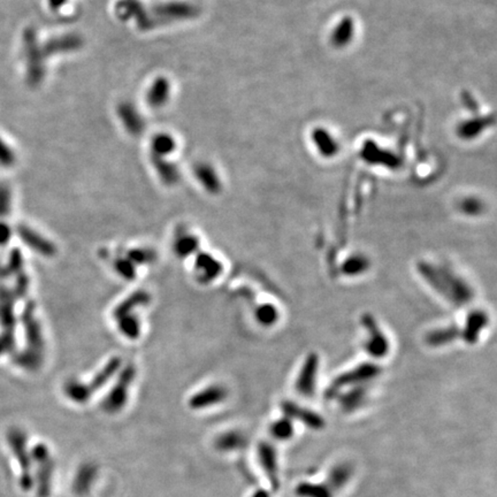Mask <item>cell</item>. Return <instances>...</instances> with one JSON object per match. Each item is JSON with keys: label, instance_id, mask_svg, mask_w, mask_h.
Returning <instances> with one entry per match:
<instances>
[{"label": "cell", "instance_id": "1", "mask_svg": "<svg viewBox=\"0 0 497 497\" xmlns=\"http://www.w3.org/2000/svg\"><path fill=\"white\" fill-rule=\"evenodd\" d=\"M417 272L430 289L450 304L462 308L474 299L473 288L448 266L421 261L417 264Z\"/></svg>", "mask_w": 497, "mask_h": 497}, {"label": "cell", "instance_id": "2", "mask_svg": "<svg viewBox=\"0 0 497 497\" xmlns=\"http://www.w3.org/2000/svg\"><path fill=\"white\" fill-rule=\"evenodd\" d=\"M34 308V305H28L24 315V329H26L29 350L21 356L20 365L27 367V369H36L41 366L43 362V350H44L43 335L40 324L35 318Z\"/></svg>", "mask_w": 497, "mask_h": 497}, {"label": "cell", "instance_id": "3", "mask_svg": "<svg viewBox=\"0 0 497 497\" xmlns=\"http://www.w3.org/2000/svg\"><path fill=\"white\" fill-rule=\"evenodd\" d=\"M380 374H381V367L376 365V363H363L350 371L336 376L326 390V397L335 399V396L345 389L369 385L371 381L379 378Z\"/></svg>", "mask_w": 497, "mask_h": 497}, {"label": "cell", "instance_id": "4", "mask_svg": "<svg viewBox=\"0 0 497 497\" xmlns=\"http://www.w3.org/2000/svg\"><path fill=\"white\" fill-rule=\"evenodd\" d=\"M7 442L21 467V488L24 491H30L34 486V478L31 473L33 460L28 450L27 435L20 428H10L7 433Z\"/></svg>", "mask_w": 497, "mask_h": 497}, {"label": "cell", "instance_id": "5", "mask_svg": "<svg viewBox=\"0 0 497 497\" xmlns=\"http://www.w3.org/2000/svg\"><path fill=\"white\" fill-rule=\"evenodd\" d=\"M363 329H365L364 349L372 359H383L390 352V341L386 333L380 327L374 315L365 313L362 317Z\"/></svg>", "mask_w": 497, "mask_h": 497}, {"label": "cell", "instance_id": "6", "mask_svg": "<svg viewBox=\"0 0 497 497\" xmlns=\"http://www.w3.org/2000/svg\"><path fill=\"white\" fill-rule=\"evenodd\" d=\"M136 369L132 364H128L120 369L116 383L103 401V409L105 410L106 412L116 413L125 408V403L128 401L129 388L134 383Z\"/></svg>", "mask_w": 497, "mask_h": 497}, {"label": "cell", "instance_id": "7", "mask_svg": "<svg viewBox=\"0 0 497 497\" xmlns=\"http://www.w3.org/2000/svg\"><path fill=\"white\" fill-rule=\"evenodd\" d=\"M31 460L36 464V491L38 497H50L53 476V460L48 446L40 443L31 450Z\"/></svg>", "mask_w": 497, "mask_h": 497}, {"label": "cell", "instance_id": "8", "mask_svg": "<svg viewBox=\"0 0 497 497\" xmlns=\"http://www.w3.org/2000/svg\"><path fill=\"white\" fill-rule=\"evenodd\" d=\"M319 367L320 358L315 352L306 356L295 383V388L299 395L303 397H312L315 395L318 387Z\"/></svg>", "mask_w": 497, "mask_h": 497}, {"label": "cell", "instance_id": "9", "mask_svg": "<svg viewBox=\"0 0 497 497\" xmlns=\"http://www.w3.org/2000/svg\"><path fill=\"white\" fill-rule=\"evenodd\" d=\"M489 326V315L484 310H472L467 315L463 329H460V338L467 345H477L481 335Z\"/></svg>", "mask_w": 497, "mask_h": 497}, {"label": "cell", "instance_id": "10", "mask_svg": "<svg viewBox=\"0 0 497 497\" xmlns=\"http://www.w3.org/2000/svg\"><path fill=\"white\" fill-rule=\"evenodd\" d=\"M281 409L284 411V417H288L291 420L301 421L305 426L312 430H322V427L325 426V420L322 416H319V413L308 408H303L297 403L284 401L281 404Z\"/></svg>", "mask_w": 497, "mask_h": 497}, {"label": "cell", "instance_id": "11", "mask_svg": "<svg viewBox=\"0 0 497 497\" xmlns=\"http://www.w3.org/2000/svg\"><path fill=\"white\" fill-rule=\"evenodd\" d=\"M258 458L265 474L268 476L270 485L274 491H277L280 486V479H279L277 450L274 449V446L268 442H261L258 446Z\"/></svg>", "mask_w": 497, "mask_h": 497}, {"label": "cell", "instance_id": "12", "mask_svg": "<svg viewBox=\"0 0 497 497\" xmlns=\"http://www.w3.org/2000/svg\"><path fill=\"white\" fill-rule=\"evenodd\" d=\"M228 397V390L220 385H212L202 389L189 399V406L193 410H203L217 406Z\"/></svg>", "mask_w": 497, "mask_h": 497}, {"label": "cell", "instance_id": "13", "mask_svg": "<svg viewBox=\"0 0 497 497\" xmlns=\"http://www.w3.org/2000/svg\"><path fill=\"white\" fill-rule=\"evenodd\" d=\"M195 268H196L197 277L202 284H210L212 281L217 280L223 272L221 261L207 252L197 256Z\"/></svg>", "mask_w": 497, "mask_h": 497}, {"label": "cell", "instance_id": "14", "mask_svg": "<svg viewBox=\"0 0 497 497\" xmlns=\"http://www.w3.org/2000/svg\"><path fill=\"white\" fill-rule=\"evenodd\" d=\"M367 395H369V385H362V386L351 387L342 390L335 396V399H338L343 411L352 412L359 409L366 402Z\"/></svg>", "mask_w": 497, "mask_h": 497}, {"label": "cell", "instance_id": "15", "mask_svg": "<svg viewBox=\"0 0 497 497\" xmlns=\"http://www.w3.org/2000/svg\"><path fill=\"white\" fill-rule=\"evenodd\" d=\"M17 233L20 234L21 238L28 247H30L33 250L41 254L42 256L52 257L57 252V249L52 242L46 240L41 234L36 233L29 227L21 226L17 229Z\"/></svg>", "mask_w": 497, "mask_h": 497}, {"label": "cell", "instance_id": "16", "mask_svg": "<svg viewBox=\"0 0 497 497\" xmlns=\"http://www.w3.org/2000/svg\"><path fill=\"white\" fill-rule=\"evenodd\" d=\"M460 340V329L457 326H444L430 331L425 336V341L430 348H442Z\"/></svg>", "mask_w": 497, "mask_h": 497}, {"label": "cell", "instance_id": "17", "mask_svg": "<svg viewBox=\"0 0 497 497\" xmlns=\"http://www.w3.org/2000/svg\"><path fill=\"white\" fill-rule=\"evenodd\" d=\"M151 302V296L146 290H137L132 293L130 296L123 299L120 304L114 308L113 317L115 320L121 318L123 315H132L135 310L142 306H146Z\"/></svg>", "mask_w": 497, "mask_h": 497}, {"label": "cell", "instance_id": "18", "mask_svg": "<svg viewBox=\"0 0 497 497\" xmlns=\"http://www.w3.org/2000/svg\"><path fill=\"white\" fill-rule=\"evenodd\" d=\"M122 360L120 357H113L106 363L105 366L92 378L91 381L88 383L89 388L91 390L92 394L98 392L99 389H102L109 383L110 380L120 372L121 369Z\"/></svg>", "mask_w": 497, "mask_h": 497}, {"label": "cell", "instance_id": "19", "mask_svg": "<svg viewBox=\"0 0 497 497\" xmlns=\"http://www.w3.org/2000/svg\"><path fill=\"white\" fill-rule=\"evenodd\" d=\"M371 268V261L365 254H354L349 256L341 265L342 274L348 277H357L365 274Z\"/></svg>", "mask_w": 497, "mask_h": 497}, {"label": "cell", "instance_id": "20", "mask_svg": "<svg viewBox=\"0 0 497 497\" xmlns=\"http://www.w3.org/2000/svg\"><path fill=\"white\" fill-rule=\"evenodd\" d=\"M200 249V240L196 235L188 233L182 230L181 233L175 237L174 243H173V250L174 254L179 258H188L191 254H196Z\"/></svg>", "mask_w": 497, "mask_h": 497}, {"label": "cell", "instance_id": "21", "mask_svg": "<svg viewBox=\"0 0 497 497\" xmlns=\"http://www.w3.org/2000/svg\"><path fill=\"white\" fill-rule=\"evenodd\" d=\"M64 390L68 399L78 404L88 402L90 397L94 395L89 388L88 383H81L76 379L68 380L67 383H64Z\"/></svg>", "mask_w": 497, "mask_h": 497}, {"label": "cell", "instance_id": "22", "mask_svg": "<svg viewBox=\"0 0 497 497\" xmlns=\"http://www.w3.org/2000/svg\"><path fill=\"white\" fill-rule=\"evenodd\" d=\"M254 318L259 325L270 329V327L277 325L280 319V312L275 305L271 304V303H264L254 310Z\"/></svg>", "mask_w": 497, "mask_h": 497}, {"label": "cell", "instance_id": "23", "mask_svg": "<svg viewBox=\"0 0 497 497\" xmlns=\"http://www.w3.org/2000/svg\"><path fill=\"white\" fill-rule=\"evenodd\" d=\"M118 329L125 338L129 340H136L141 335V322L135 313L123 315L121 318L116 319Z\"/></svg>", "mask_w": 497, "mask_h": 497}, {"label": "cell", "instance_id": "24", "mask_svg": "<svg viewBox=\"0 0 497 497\" xmlns=\"http://www.w3.org/2000/svg\"><path fill=\"white\" fill-rule=\"evenodd\" d=\"M245 444V437L243 434L236 430L227 432L218 437L216 441V446L221 451H232V450L240 449Z\"/></svg>", "mask_w": 497, "mask_h": 497}, {"label": "cell", "instance_id": "25", "mask_svg": "<svg viewBox=\"0 0 497 497\" xmlns=\"http://www.w3.org/2000/svg\"><path fill=\"white\" fill-rule=\"evenodd\" d=\"M296 493L301 497H333V491L329 485L303 482L298 486Z\"/></svg>", "mask_w": 497, "mask_h": 497}, {"label": "cell", "instance_id": "26", "mask_svg": "<svg viewBox=\"0 0 497 497\" xmlns=\"http://www.w3.org/2000/svg\"><path fill=\"white\" fill-rule=\"evenodd\" d=\"M486 210L485 203L478 197H467L460 203V211L464 216L471 218L480 217Z\"/></svg>", "mask_w": 497, "mask_h": 497}, {"label": "cell", "instance_id": "27", "mask_svg": "<svg viewBox=\"0 0 497 497\" xmlns=\"http://www.w3.org/2000/svg\"><path fill=\"white\" fill-rule=\"evenodd\" d=\"M351 477V469L348 465H338L329 474V488L334 491L345 486Z\"/></svg>", "mask_w": 497, "mask_h": 497}, {"label": "cell", "instance_id": "28", "mask_svg": "<svg viewBox=\"0 0 497 497\" xmlns=\"http://www.w3.org/2000/svg\"><path fill=\"white\" fill-rule=\"evenodd\" d=\"M294 424L288 417L277 420L271 426L272 437L277 440H288L294 435Z\"/></svg>", "mask_w": 497, "mask_h": 497}, {"label": "cell", "instance_id": "29", "mask_svg": "<svg viewBox=\"0 0 497 497\" xmlns=\"http://www.w3.org/2000/svg\"><path fill=\"white\" fill-rule=\"evenodd\" d=\"M96 470L90 465H85L78 472V477L75 479V491L78 494H85L88 491L89 487L91 486L92 481L95 479Z\"/></svg>", "mask_w": 497, "mask_h": 497}, {"label": "cell", "instance_id": "30", "mask_svg": "<svg viewBox=\"0 0 497 497\" xmlns=\"http://www.w3.org/2000/svg\"><path fill=\"white\" fill-rule=\"evenodd\" d=\"M125 257L135 265H146L152 264L153 261L157 259L156 251L152 249H146V247H139V249H132L128 251V254Z\"/></svg>", "mask_w": 497, "mask_h": 497}, {"label": "cell", "instance_id": "31", "mask_svg": "<svg viewBox=\"0 0 497 497\" xmlns=\"http://www.w3.org/2000/svg\"><path fill=\"white\" fill-rule=\"evenodd\" d=\"M114 270L125 280L132 281L136 277V265L127 257L118 258L114 261Z\"/></svg>", "mask_w": 497, "mask_h": 497}, {"label": "cell", "instance_id": "32", "mask_svg": "<svg viewBox=\"0 0 497 497\" xmlns=\"http://www.w3.org/2000/svg\"><path fill=\"white\" fill-rule=\"evenodd\" d=\"M315 139L317 146H318V149L320 150L322 153H325V155H333V153L338 150L336 143H335L334 141L329 137V134L324 132V130H322V132H315Z\"/></svg>", "mask_w": 497, "mask_h": 497}, {"label": "cell", "instance_id": "33", "mask_svg": "<svg viewBox=\"0 0 497 497\" xmlns=\"http://www.w3.org/2000/svg\"><path fill=\"white\" fill-rule=\"evenodd\" d=\"M352 26L351 22L345 21L343 24H340L336 30H335L334 36H333V41L335 42V44L342 45L348 43L351 37Z\"/></svg>", "mask_w": 497, "mask_h": 497}, {"label": "cell", "instance_id": "34", "mask_svg": "<svg viewBox=\"0 0 497 497\" xmlns=\"http://www.w3.org/2000/svg\"><path fill=\"white\" fill-rule=\"evenodd\" d=\"M486 121L467 122L462 125L460 128V135L464 137H471V136L477 135L480 132L482 125H486Z\"/></svg>", "mask_w": 497, "mask_h": 497}, {"label": "cell", "instance_id": "35", "mask_svg": "<svg viewBox=\"0 0 497 497\" xmlns=\"http://www.w3.org/2000/svg\"><path fill=\"white\" fill-rule=\"evenodd\" d=\"M10 237V230L6 226H0V244L6 243Z\"/></svg>", "mask_w": 497, "mask_h": 497}, {"label": "cell", "instance_id": "36", "mask_svg": "<svg viewBox=\"0 0 497 497\" xmlns=\"http://www.w3.org/2000/svg\"><path fill=\"white\" fill-rule=\"evenodd\" d=\"M252 497H270V494L266 491H258L254 493Z\"/></svg>", "mask_w": 497, "mask_h": 497}]
</instances>
